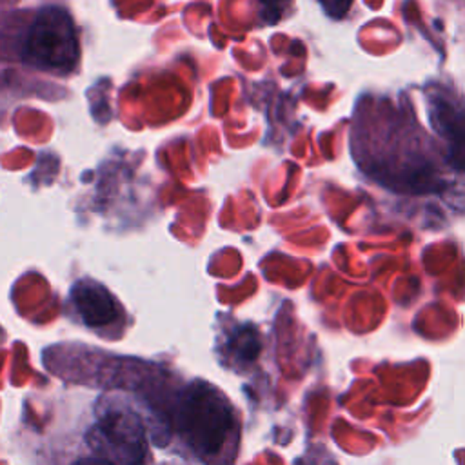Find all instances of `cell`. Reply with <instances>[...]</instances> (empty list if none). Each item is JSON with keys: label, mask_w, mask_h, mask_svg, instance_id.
Masks as SVG:
<instances>
[{"label": "cell", "mask_w": 465, "mask_h": 465, "mask_svg": "<svg viewBox=\"0 0 465 465\" xmlns=\"http://www.w3.org/2000/svg\"><path fill=\"white\" fill-rule=\"evenodd\" d=\"M320 2H322L323 9H325V13H327L329 16H332V18H341V16L347 15V11L351 9V5H352L354 0H320Z\"/></svg>", "instance_id": "52a82bcc"}, {"label": "cell", "mask_w": 465, "mask_h": 465, "mask_svg": "<svg viewBox=\"0 0 465 465\" xmlns=\"http://www.w3.org/2000/svg\"><path fill=\"white\" fill-rule=\"evenodd\" d=\"M231 351L242 360V361H251L252 358H256L260 343H258V336L254 331H238V334L232 338L231 341Z\"/></svg>", "instance_id": "8992f818"}, {"label": "cell", "mask_w": 465, "mask_h": 465, "mask_svg": "<svg viewBox=\"0 0 465 465\" xmlns=\"http://www.w3.org/2000/svg\"><path fill=\"white\" fill-rule=\"evenodd\" d=\"M429 118L443 140V162L447 167L465 173V111L443 94H430Z\"/></svg>", "instance_id": "277c9868"}, {"label": "cell", "mask_w": 465, "mask_h": 465, "mask_svg": "<svg viewBox=\"0 0 465 465\" xmlns=\"http://www.w3.org/2000/svg\"><path fill=\"white\" fill-rule=\"evenodd\" d=\"M87 449L116 465H143L147 432L142 416L122 398H104L85 434Z\"/></svg>", "instance_id": "7a4b0ae2"}, {"label": "cell", "mask_w": 465, "mask_h": 465, "mask_svg": "<svg viewBox=\"0 0 465 465\" xmlns=\"http://www.w3.org/2000/svg\"><path fill=\"white\" fill-rule=\"evenodd\" d=\"M178 425L189 447L205 461L218 458L236 430L227 398L205 381H194L182 394Z\"/></svg>", "instance_id": "6da1fadb"}, {"label": "cell", "mask_w": 465, "mask_h": 465, "mask_svg": "<svg viewBox=\"0 0 465 465\" xmlns=\"http://www.w3.org/2000/svg\"><path fill=\"white\" fill-rule=\"evenodd\" d=\"M71 298L87 327L104 329L116 322V302L102 283L94 280H78L71 289Z\"/></svg>", "instance_id": "5b68a950"}, {"label": "cell", "mask_w": 465, "mask_h": 465, "mask_svg": "<svg viewBox=\"0 0 465 465\" xmlns=\"http://www.w3.org/2000/svg\"><path fill=\"white\" fill-rule=\"evenodd\" d=\"M89 450V449H87ZM71 465H116L113 461H109L107 458L100 456V454H94L93 450H89L85 456H78Z\"/></svg>", "instance_id": "ba28073f"}, {"label": "cell", "mask_w": 465, "mask_h": 465, "mask_svg": "<svg viewBox=\"0 0 465 465\" xmlns=\"http://www.w3.org/2000/svg\"><path fill=\"white\" fill-rule=\"evenodd\" d=\"M78 58V35L71 15L58 5L42 7L29 27L24 62L42 71L67 74L76 67Z\"/></svg>", "instance_id": "3957f363"}]
</instances>
